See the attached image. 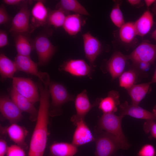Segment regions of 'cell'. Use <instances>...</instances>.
I'll return each instance as SVG.
<instances>
[{
	"mask_svg": "<svg viewBox=\"0 0 156 156\" xmlns=\"http://www.w3.org/2000/svg\"><path fill=\"white\" fill-rule=\"evenodd\" d=\"M40 105L36 125L30 141L28 156H43L48 136L50 94L48 87L40 85Z\"/></svg>",
	"mask_w": 156,
	"mask_h": 156,
	"instance_id": "6da1fadb",
	"label": "cell"
},
{
	"mask_svg": "<svg viewBox=\"0 0 156 156\" xmlns=\"http://www.w3.org/2000/svg\"><path fill=\"white\" fill-rule=\"evenodd\" d=\"M123 118L114 113L103 114L99 120L96 129L105 131L115 136L125 150L128 149L130 145L122 129L121 121Z\"/></svg>",
	"mask_w": 156,
	"mask_h": 156,
	"instance_id": "7a4b0ae2",
	"label": "cell"
},
{
	"mask_svg": "<svg viewBox=\"0 0 156 156\" xmlns=\"http://www.w3.org/2000/svg\"><path fill=\"white\" fill-rule=\"evenodd\" d=\"M95 137V156H112L119 150H124L119 140L105 131L96 130Z\"/></svg>",
	"mask_w": 156,
	"mask_h": 156,
	"instance_id": "3957f363",
	"label": "cell"
},
{
	"mask_svg": "<svg viewBox=\"0 0 156 156\" xmlns=\"http://www.w3.org/2000/svg\"><path fill=\"white\" fill-rule=\"evenodd\" d=\"M49 87L51 99V112L53 114L59 112L64 104L75 100V96L70 94L65 87L60 83L51 82Z\"/></svg>",
	"mask_w": 156,
	"mask_h": 156,
	"instance_id": "277c9868",
	"label": "cell"
},
{
	"mask_svg": "<svg viewBox=\"0 0 156 156\" xmlns=\"http://www.w3.org/2000/svg\"><path fill=\"white\" fill-rule=\"evenodd\" d=\"M18 70L34 75L38 77L44 86H49L51 81L49 75L38 70L37 64L33 61L30 56L17 55L14 61Z\"/></svg>",
	"mask_w": 156,
	"mask_h": 156,
	"instance_id": "5b68a950",
	"label": "cell"
},
{
	"mask_svg": "<svg viewBox=\"0 0 156 156\" xmlns=\"http://www.w3.org/2000/svg\"><path fill=\"white\" fill-rule=\"evenodd\" d=\"M12 79V88L17 92L33 104L40 101L37 86L31 79L16 77Z\"/></svg>",
	"mask_w": 156,
	"mask_h": 156,
	"instance_id": "8992f818",
	"label": "cell"
},
{
	"mask_svg": "<svg viewBox=\"0 0 156 156\" xmlns=\"http://www.w3.org/2000/svg\"><path fill=\"white\" fill-rule=\"evenodd\" d=\"M127 57L135 64L141 62L151 64L156 60V44L143 42Z\"/></svg>",
	"mask_w": 156,
	"mask_h": 156,
	"instance_id": "52a82bcc",
	"label": "cell"
},
{
	"mask_svg": "<svg viewBox=\"0 0 156 156\" xmlns=\"http://www.w3.org/2000/svg\"><path fill=\"white\" fill-rule=\"evenodd\" d=\"M34 45L38 55V64L42 66L47 64L54 54L56 47L48 37L43 34L36 37Z\"/></svg>",
	"mask_w": 156,
	"mask_h": 156,
	"instance_id": "ba28073f",
	"label": "cell"
},
{
	"mask_svg": "<svg viewBox=\"0 0 156 156\" xmlns=\"http://www.w3.org/2000/svg\"><path fill=\"white\" fill-rule=\"evenodd\" d=\"M99 98L97 99L91 104L88 99L86 90L78 94L75 100L76 114L73 115L70 120L75 125L79 121L84 120V118L89 112L93 107L98 105Z\"/></svg>",
	"mask_w": 156,
	"mask_h": 156,
	"instance_id": "9c48e42d",
	"label": "cell"
},
{
	"mask_svg": "<svg viewBox=\"0 0 156 156\" xmlns=\"http://www.w3.org/2000/svg\"><path fill=\"white\" fill-rule=\"evenodd\" d=\"M82 36L86 57L89 61L90 65L94 68V62L101 51L102 45L100 41L89 32Z\"/></svg>",
	"mask_w": 156,
	"mask_h": 156,
	"instance_id": "30bf717a",
	"label": "cell"
},
{
	"mask_svg": "<svg viewBox=\"0 0 156 156\" xmlns=\"http://www.w3.org/2000/svg\"><path fill=\"white\" fill-rule=\"evenodd\" d=\"M94 68L82 59L69 60L60 66L62 70L77 77L88 76L90 77Z\"/></svg>",
	"mask_w": 156,
	"mask_h": 156,
	"instance_id": "8fae6325",
	"label": "cell"
},
{
	"mask_svg": "<svg viewBox=\"0 0 156 156\" xmlns=\"http://www.w3.org/2000/svg\"><path fill=\"white\" fill-rule=\"evenodd\" d=\"M0 111L3 116L11 124L16 123L23 118L22 112L13 101L6 96H1Z\"/></svg>",
	"mask_w": 156,
	"mask_h": 156,
	"instance_id": "7c38bea8",
	"label": "cell"
},
{
	"mask_svg": "<svg viewBox=\"0 0 156 156\" xmlns=\"http://www.w3.org/2000/svg\"><path fill=\"white\" fill-rule=\"evenodd\" d=\"M29 16L27 5L25 4L14 17L10 31L23 34L28 32L29 29Z\"/></svg>",
	"mask_w": 156,
	"mask_h": 156,
	"instance_id": "4fadbf2b",
	"label": "cell"
},
{
	"mask_svg": "<svg viewBox=\"0 0 156 156\" xmlns=\"http://www.w3.org/2000/svg\"><path fill=\"white\" fill-rule=\"evenodd\" d=\"M120 116L124 117L129 116L138 119L156 120V116L153 112L147 110L138 105H129L126 101L119 105Z\"/></svg>",
	"mask_w": 156,
	"mask_h": 156,
	"instance_id": "5bb4252c",
	"label": "cell"
},
{
	"mask_svg": "<svg viewBox=\"0 0 156 156\" xmlns=\"http://www.w3.org/2000/svg\"><path fill=\"white\" fill-rule=\"evenodd\" d=\"M72 143L78 147L95 141V137L84 121L81 120L75 125Z\"/></svg>",
	"mask_w": 156,
	"mask_h": 156,
	"instance_id": "9a60e30c",
	"label": "cell"
},
{
	"mask_svg": "<svg viewBox=\"0 0 156 156\" xmlns=\"http://www.w3.org/2000/svg\"><path fill=\"white\" fill-rule=\"evenodd\" d=\"M127 59V56L117 51L107 61L106 69L113 79L119 77L124 72Z\"/></svg>",
	"mask_w": 156,
	"mask_h": 156,
	"instance_id": "2e32d148",
	"label": "cell"
},
{
	"mask_svg": "<svg viewBox=\"0 0 156 156\" xmlns=\"http://www.w3.org/2000/svg\"><path fill=\"white\" fill-rule=\"evenodd\" d=\"M10 98L13 101L22 112L28 113L31 120L36 121L38 111L28 99L18 93L13 88L10 91Z\"/></svg>",
	"mask_w": 156,
	"mask_h": 156,
	"instance_id": "e0dca14e",
	"label": "cell"
},
{
	"mask_svg": "<svg viewBox=\"0 0 156 156\" xmlns=\"http://www.w3.org/2000/svg\"><path fill=\"white\" fill-rule=\"evenodd\" d=\"M119 96L118 92L111 90L105 97L99 98V108L103 114L114 113L117 110V106L120 105Z\"/></svg>",
	"mask_w": 156,
	"mask_h": 156,
	"instance_id": "ac0fdd59",
	"label": "cell"
},
{
	"mask_svg": "<svg viewBox=\"0 0 156 156\" xmlns=\"http://www.w3.org/2000/svg\"><path fill=\"white\" fill-rule=\"evenodd\" d=\"M50 156H74L78 152L77 147L72 143L54 142L49 147Z\"/></svg>",
	"mask_w": 156,
	"mask_h": 156,
	"instance_id": "d6986e66",
	"label": "cell"
},
{
	"mask_svg": "<svg viewBox=\"0 0 156 156\" xmlns=\"http://www.w3.org/2000/svg\"><path fill=\"white\" fill-rule=\"evenodd\" d=\"M85 22V20L80 14H68L66 16L63 27L69 35L74 36L81 31Z\"/></svg>",
	"mask_w": 156,
	"mask_h": 156,
	"instance_id": "ffe728a7",
	"label": "cell"
},
{
	"mask_svg": "<svg viewBox=\"0 0 156 156\" xmlns=\"http://www.w3.org/2000/svg\"><path fill=\"white\" fill-rule=\"evenodd\" d=\"M31 13L32 23L36 27L43 26L47 22L49 13L42 1H38L35 4Z\"/></svg>",
	"mask_w": 156,
	"mask_h": 156,
	"instance_id": "44dd1931",
	"label": "cell"
},
{
	"mask_svg": "<svg viewBox=\"0 0 156 156\" xmlns=\"http://www.w3.org/2000/svg\"><path fill=\"white\" fill-rule=\"evenodd\" d=\"M6 132L15 144L23 148L26 147L25 140L27 131L24 128L16 123H12L6 128Z\"/></svg>",
	"mask_w": 156,
	"mask_h": 156,
	"instance_id": "7402d4cb",
	"label": "cell"
},
{
	"mask_svg": "<svg viewBox=\"0 0 156 156\" xmlns=\"http://www.w3.org/2000/svg\"><path fill=\"white\" fill-rule=\"evenodd\" d=\"M152 14L148 10L146 11L134 23L137 34L143 36L151 30L153 24Z\"/></svg>",
	"mask_w": 156,
	"mask_h": 156,
	"instance_id": "603a6c76",
	"label": "cell"
},
{
	"mask_svg": "<svg viewBox=\"0 0 156 156\" xmlns=\"http://www.w3.org/2000/svg\"><path fill=\"white\" fill-rule=\"evenodd\" d=\"M150 82L134 84L127 90L131 100V104L138 105L149 90Z\"/></svg>",
	"mask_w": 156,
	"mask_h": 156,
	"instance_id": "cb8c5ba5",
	"label": "cell"
},
{
	"mask_svg": "<svg viewBox=\"0 0 156 156\" xmlns=\"http://www.w3.org/2000/svg\"><path fill=\"white\" fill-rule=\"evenodd\" d=\"M56 6L57 9H62L67 13L72 12L81 15H90L85 8L77 0H61Z\"/></svg>",
	"mask_w": 156,
	"mask_h": 156,
	"instance_id": "d4e9b609",
	"label": "cell"
},
{
	"mask_svg": "<svg viewBox=\"0 0 156 156\" xmlns=\"http://www.w3.org/2000/svg\"><path fill=\"white\" fill-rule=\"evenodd\" d=\"M18 70L16 66L13 62L4 54L0 55V73L3 79L12 78L14 73Z\"/></svg>",
	"mask_w": 156,
	"mask_h": 156,
	"instance_id": "484cf974",
	"label": "cell"
},
{
	"mask_svg": "<svg viewBox=\"0 0 156 156\" xmlns=\"http://www.w3.org/2000/svg\"><path fill=\"white\" fill-rule=\"evenodd\" d=\"M15 43L17 55L29 56L32 47L28 40L24 34H16Z\"/></svg>",
	"mask_w": 156,
	"mask_h": 156,
	"instance_id": "4316f807",
	"label": "cell"
},
{
	"mask_svg": "<svg viewBox=\"0 0 156 156\" xmlns=\"http://www.w3.org/2000/svg\"><path fill=\"white\" fill-rule=\"evenodd\" d=\"M137 35L134 23H125L120 28L119 36L123 42L129 43L132 42Z\"/></svg>",
	"mask_w": 156,
	"mask_h": 156,
	"instance_id": "83f0119b",
	"label": "cell"
},
{
	"mask_svg": "<svg viewBox=\"0 0 156 156\" xmlns=\"http://www.w3.org/2000/svg\"><path fill=\"white\" fill-rule=\"evenodd\" d=\"M68 13L60 9H57L49 13L47 22L55 28L63 26Z\"/></svg>",
	"mask_w": 156,
	"mask_h": 156,
	"instance_id": "f1b7e54d",
	"label": "cell"
},
{
	"mask_svg": "<svg viewBox=\"0 0 156 156\" xmlns=\"http://www.w3.org/2000/svg\"><path fill=\"white\" fill-rule=\"evenodd\" d=\"M137 77V72L134 69L124 72L119 77V85L127 90L135 84Z\"/></svg>",
	"mask_w": 156,
	"mask_h": 156,
	"instance_id": "f546056e",
	"label": "cell"
},
{
	"mask_svg": "<svg viewBox=\"0 0 156 156\" xmlns=\"http://www.w3.org/2000/svg\"><path fill=\"white\" fill-rule=\"evenodd\" d=\"M110 17L113 24L118 28H120L125 23L120 3H116L113 7L111 12Z\"/></svg>",
	"mask_w": 156,
	"mask_h": 156,
	"instance_id": "4dcf8cb0",
	"label": "cell"
},
{
	"mask_svg": "<svg viewBox=\"0 0 156 156\" xmlns=\"http://www.w3.org/2000/svg\"><path fill=\"white\" fill-rule=\"evenodd\" d=\"M155 120H146L143 124V129L145 133L150 134V138L156 139V122Z\"/></svg>",
	"mask_w": 156,
	"mask_h": 156,
	"instance_id": "1f68e13d",
	"label": "cell"
},
{
	"mask_svg": "<svg viewBox=\"0 0 156 156\" xmlns=\"http://www.w3.org/2000/svg\"><path fill=\"white\" fill-rule=\"evenodd\" d=\"M137 156H156V150L152 144H146L142 146L137 153Z\"/></svg>",
	"mask_w": 156,
	"mask_h": 156,
	"instance_id": "d6a6232c",
	"label": "cell"
},
{
	"mask_svg": "<svg viewBox=\"0 0 156 156\" xmlns=\"http://www.w3.org/2000/svg\"><path fill=\"white\" fill-rule=\"evenodd\" d=\"M25 153L23 147L16 144L8 146L6 156H25Z\"/></svg>",
	"mask_w": 156,
	"mask_h": 156,
	"instance_id": "836d02e7",
	"label": "cell"
},
{
	"mask_svg": "<svg viewBox=\"0 0 156 156\" xmlns=\"http://www.w3.org/2000/svg\"><path fill=\"white\" fill-rule=\"evenodd\" d=\"M10 18L6 10L5 7L1 5L0 7V24L4 25L8 23Z\"/></svg>",
	"mask_w": 156,
	"mask_h": 156,
	"instance_id": "e575fe53",
	"label": "cell"
},
{
	"mask_svg": "<svg viewBox=\"0 0 156 156\" xmlns=\"http://www.w3.org/2000/svg\"><path fill=\"white\" fill-rule=\"evenodd\" d=\"M8 44V35L6 31L1 29L0 31V47H3Z\"/></svg>",
	"mask_w": 156,
	"mask_h": 156,
	"instance_id": "d590c367",
	"label": "cell"
},
{
	"mask_svg": "<svg viewBox=\"0 0 156 156\" xmlns=\"http://www.w3.org/2000/svg\"><path fill=\"white\" fill-rule=\"evenodd\" d=\"M7 143L3 139L0 140V156H5L6 155L8 148Z\"/></svg>",
	"mask_w": 156,
	"mask_h": 156,
	"instance_id": "8d00e7d4",
	"label": "cell"
},
{
	"mask_svg": "<svg viewBox=\"0 0 156 156\" xmlns=\"http://www.w3.org/2000/svg\"><path fill=\"white\" fill-rule=\"evenodd\" d=\"M138 68L142 71H146L149 68L150 64L145 62H141L135 64Z\"/></svg>",
	"mask_w": 156,
	"mask_h": 156,
	"instance_id": "74e56055",
	"label": "cell"
},
{
	"mask_svg": "<svg viewBox=\"0 0 156 156\" xmlns=\"http://www.w3.org/2000/svg\"><path fill=\"white\" fill-rule=\"evenodd\" d=\"M21 0H4L3 2L6 4L10 5H16L19 4L23 2Z\"/></svg>",
	"mask_w": 156,
	"mask_h": 156,
	"instance_id": "f35d334b",
	"label": "cell"
},
{
	"mask_svg": "<svg viewBox=\"0 0 156 156\" xmlns=\"http://www.w3.org/2000/svg\"><path fill=\"white\" fill-rule=\"evenodd\" d=\"M128 3L132 5H139L141 2L140 0H128L127 1Z\"/></svg>",
	"mask_w": 156,
	"mask_h": 156,
	"instance_id": "ab89813d",
	"label": "cell"
},
{
	"mask_svg": "<svg viewBox=\"0 0 156 156\" xmlns=\"http://www.w3.org/2000/svg\"><path fill=\"white\" fill-rule=\"evenodd\" d=\"M155 0H145L144 2L145 4L147 7H149L155 2Z\"/></svg>",
	"mask_w": 156,
	"mask_h": 156,
	"instance_id": "60d3db41",
	"label": "cell"
},
{
	"mask_svg": "<svg viewBox=\"0 0 156 156\" xmlns=\"http://www.w3.org/2000/svg\"><path fill=\"white\" fill-rule=\"evenodd\" d=\"M150 83H156V68L151 81L150 82Z\"/></svg>",
	"mask_w": 156,
	"mask_h": 156,
	"instance_id": "b9f144b4",
	"label": "cell"
},
{
	"mask_svg": "<svg viewBox=\"0 0 156 156\" xmlns=\"http://www.w3.org/2000/svg\"><path fill=\"white\" fill-rule=\"evenodd\" d=\"M151 38L156 40V29H155L152 33Z\"/></svg>",
	"mask_w": 156,
	"mask_h": 156,
	"instance_id": "7bdbcfd3",
	"label": "cell"
},
{
	"mask_svg": "<svg viewBox=\"0 0 156 156\" xmlns=\"http://www.w3.org/2000/svg\"><path fill=\"white\" fill-rule=\"evenodd\" d=\"M152 10L153 13L155 14H156V0H155V2L153 3Z\"/></svg>",
	"mask_w": 156,
	"mask_h": 156,
	"instance_id": "ee69618b",
	"label": "cell"
},
{
	"mask_svg": "<svg viewBox=\"0 0 156 156\" xmlns=\"http://www.w3.org/2000/svg\"><path fill=\"white\" fill-rule=\"evenodd\" d=\"M152 112L156 116V105L154 107Z\"/></svg>",
	"mask_w": 156,
	"mask_h": 156,
	"instance_id": "f6af8a7d",
	"label": "cell"
}]
</instances>
